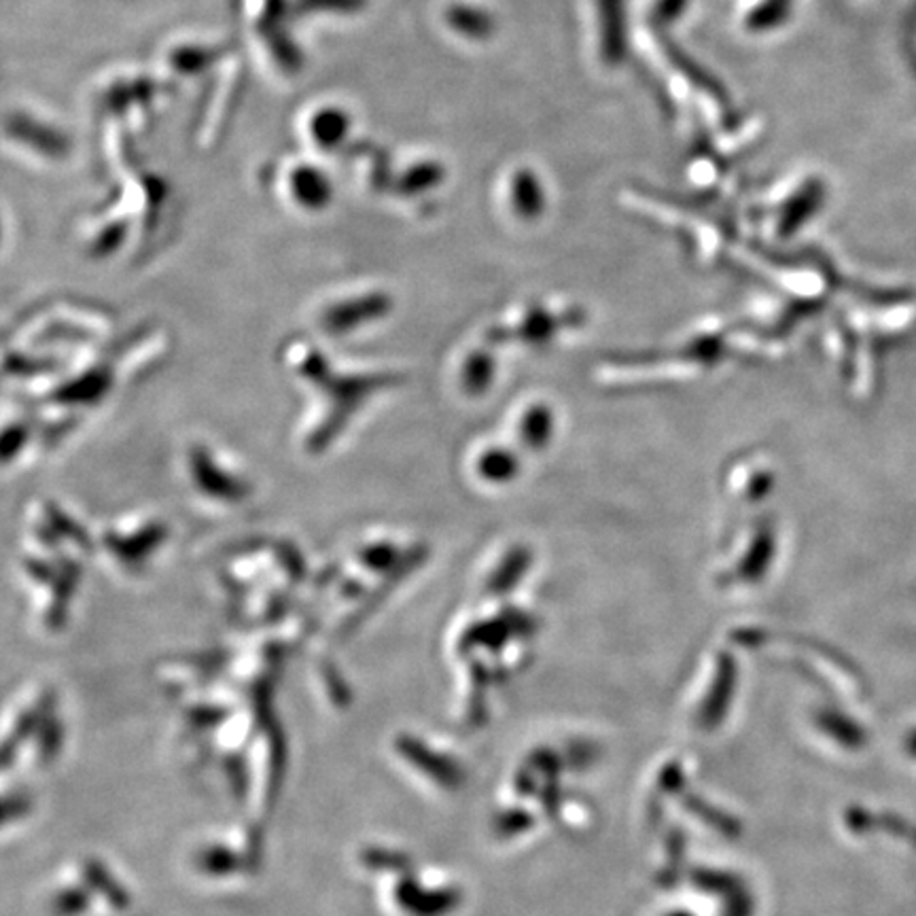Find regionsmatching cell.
<instances>
[{"label":"cell","instance_id":"6da1fadb","mask_svg":"<svg viewBox=\"0 0 916 916\" xmlns=\"http://www.w3.org/2000/svg\"><path fill=\"white\" fill-rule=\"evenodd\" d=\"M599 56L602 63L618 64L626 52L624 0H597Z\"/></svg>","mask_w":916,"mask_h":916},{"label":"cell","instance_id":"7a4b0ae2","mask_svg":"<svg viewBox=\"0 0 916 916\" xmlns=\"http://www.w3.org/2000/svg\"><path fill=\"white\" fill-rule=\"evenodd\" d=\"M443 20L450 31L456 32V36L475 43L488 41L495 34L497 24L495 15L486 7L467 0H456L448 4L443 11Z\"/></svg>","mask_w":916,"mask_h":916},{"label":"cell","instance_id":"3957f363","mask_svg":"<svg viewBox=\"0 0 916 916\" xmlns=\"http://www.w3.org/2000/svg\"><path fill=\"white\" fill-rule=\"evenodd\" d=\"M507 200L516 215L535 219L545 208V190L533 168H516L507 179Z\"/></svg>","mask_w":916,"mask_h":916},{"label":"cell","instance_id":"277c9868","mask_svg":"<svg viewBox=\"0 0 916 916\" xmlns=\"http://www.w3.org/2000/svg\"><path fill=\"white\" fill-rule=\"evenodd\" d=\"M443 181V166L433 159H425L420 163H416L410 168V172L406 174V179L402 181L404 190L408 191H427L436 185H440Z\"/></svg>","mask_w":916,"mask_h":916},{"label":"cell","instance_id":"5b68a950","mask_svg":"<svg viewBox=\"0 0 916 916\" xmlns=\"http://www.w3.org/2000/svg\"><path fill=\"white\" fill-rule=\"evenodd\" d=\"M348 132V117L342 111H323L316 124V138L323 145H338L344 140Z\"/></svg>","mask_w":916,"mask_h":916},{"label":"cell","instance_id":"8992f818","mask_svg":"<svg viewBox=\"0 0 916 916\" xmlns=\"http://www.w3.org/2000/svg\"><path fill=\"white\" fill-rule=\"evenodd\" d=\"M692 0H652V18L658 24H675L683 18Z\"/></svg>","mask_w":916,"mask_h":916}]
</instances>
